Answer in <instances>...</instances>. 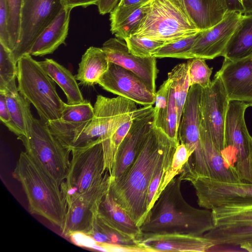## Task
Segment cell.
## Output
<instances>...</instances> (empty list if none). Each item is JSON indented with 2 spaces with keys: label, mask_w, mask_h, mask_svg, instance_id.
<instances>
[{
  "label": "cell",
  "mask_w": 252,
  "mask_h": 252,
  "mask_svg": "<svg viewBox=\"0 0 252 252\" xmlns=\"http://www.w3.org/2000/svg\"><path fill=\"white\" fill-rule=\"evenodd\" d=\"M178 144L153 123L128 170L121 178L111 180L109 192L113 198L139 227L148 212L147 195L150 184L162 167L171 165Z\"/></svg>",
  "instance_id": "6da1fadb"
},
{
  "label": "cell",
  "mask_w": 252,
  "mask_h": 252,
  "mask_svg": "<svg viewBox=\"0 0 252 252\" xmlns=\"http://www.w3.org/2000/svg\"><path fill=\"white\" fill-rule=\"evenodd\" d=\"M180 176L160 193L139 226L141 234H185L202 236L215 227L212 210L190 205L183 197Z\"/></svg>",
  "instance_id": "7a4b0ae2"
},
{
  "label": "cell",
  "mask_w": 252,
  "mask_h": 252,
  "mask_svg": "<svg viewBox=\"0 0 252 252\" xmlns=\"http://www.w3.org/2000/svg\"><path fill=\"white\" fill-rule=\"evenodd\" d=\"M13 175L26 195L29 210L62 228L67 204L60 186L25 152H22Z\"/></svg>",
  "instance_id": "3957f363"
},
{
  "label": "cell",
  "mask_w": 252,
  "mask_h": 252,
  "mask_svg": "<svg viewBox=\"0 0 252 252\" xmlns=\"http://www.w3.org/2000/svg\"><path fill=\"white\" fill-rule=\"evenodd\" d=\"M30 104L26 99L27 135L19 136L17 139L30 157L61 186L68 173L71 149L51 132L46 123L32 116Z\"/></svg>",
  "instance_id": "277c9868"
},
{
  "label": "cell",
  "mask_w": 252,
  "mask_h": 252,
  "mask_svg": "<svg viewBox=\"0 0 252 252\" xmlns=\"http://www.w3.org/2000/svg\"><path fill=\"white\" fill-rule=\"evenodd\" d=\"M147 9L131 35L171 43L199 31L189 17L182 0H149Z\"/></svg>",
  "instance_id": "5b68a950"
},
{
  "label": "cell",
  "mask_w": 252,
  "mask_h": 252,
  "mask_svg": "<svg viewBox=\"0 0 252 252\" xmlns=\"http://www.w3.org/2000/svg\"><path fill=\"white\" fill-rule=\"evenodd\" d=\"M17 79L19 94L33 105L41 120L47 123L61 118L65 103L58 95L55 82L30 54L18 60Z\"/></svg>",
  "instance_id": "8992f818"
},
{
  "label": "cell",
  "mask_w": 252,
  "mask_h": 252,
  "mask_svg": "<svg viewBox=\"0 0 252 252\" xmlns=\"http://www.w3.org/2000/svg\"><path fill=\"white\" fill-rule=\"evenodd\" d=\"M249 106L242 101L229 100L221 153L226 164L236 171L242 182L252 184V137L245 120V111Z\"/></svg>",
  "instance_id": "52a82bcc"
},
{
  "label": "cell",
  "mask_w": 252,
  "mask_h": 252,
  "mask_svg": "<svg viewBox=\"0 0 252 252\" xmlns=\"http://www.w3.org/2000/svg\"><path fill=\"white\" fill-rule=\"evenodd\" d=\"M67 176L60 187L67 206L101 182L106 170L102 140L72 147Z\"/></svg>",
  "instance_id": "ba28073f"
},
{
  "label": "cell",
  "mask_w": 252,
  "mask_h": 252,
  "mask_svg": "<svg viewBox=\"0 0 252 252\" xmlns=\"http://www.w3.org/2000/svg\"><path fill=\"white\" fill-rule=\"evenodd\" d=\"M94 108V117L86 127L72 136L71 148L85 145L98 138L102 142L106 140L137 109L136 103L129 99L102 95L97 96Z\"/></svg>",
  "instance_id": "9c48e42d"
},
{
  "label": "cell",
  "mask_w": 252,
  "mask_h": 252,
  "mask_svg": "<svg viewBox=\"0 0 252 252\" xmlns=\"http://www.w3.org/2000/svg\"><path fill=\"white\" fill-rule=\"evenodd\" d=\"M63 7L64 0H24L19 39L11 52L17 63L30 54L37 37Z\"/></svg>",
  "instance_id": "30bf717a"
},
{
  "label": "cell",
  "mask_w": 252,
  "mask_h": 252,
  "mask_svg": "<svg viewBox=\"0 0 252 252\" xmlns=\"http://www.w3.org/2000/svg\"><path fill=\"white\" fill-rule=\"evenodd\" d=\"M188 181L195 189L198 204L204 209L252 205L251 183L222 182L205 177Z\"/></svg>",
  "instance_id": "8fae6325"
},
{
  "label": "cell",
  "mask_w": 252,
  "mask_h": 252,
  "mask_svg": "<svg viewBox=\"0 0 252 252\" xmlns=\"http://www.w3.org/2000/svg\"><path fill=\"white\" fill-rule=\"evenodd\" d=\"M110 181V174L106 170L101 182L67 206L64 221L61 229L63 235L68 236L77 231L88 234L92 230L100 204L109 190Z\"/></svg>",
  "instance_id": "7c38bea8"
},
{
  "label": "cell",
  "mask_w": 252,
  "mask_h": 252,
  "mask_svg": "<svg viewBox=\"0 0 252 252\" xmlns=\"http://www.w3.org/2000/svg\"><path fill=\"white\" fill-rule=\"evenodd\" d=\"M154 119L152 105L137 108L130 128L115 154L111 180L121 178L133 163L152 129Z\"/></svg>",
  "instance_id": "4fadbf2b"
},
{
  "label": "cell",
  "mask_w": 252,
  "mask_h": 252,
  "mask_svg": "<svg viewBox=\"0 0 252 252\" xmlns=\"http://www.w3.org/2000/svg\"><path fill=\"white\" fill-rule=\"evenodd\" d=\"M229 101L223 83L216 75L209 86L202 88L201 122L220 152L224 147V124Z\"/></svg>",
  "instance_id": "5bb4252c"
},
{
  "label": "cell",
  "mask_w": 252,
  "mask_h": 252,
  "mask_svg": "<svg viewBox=\"0 0 252 252\" xmlns=\"http://www.w3.org/2000/svg\"><path fill=\"white\" fill-rule=\"evenodd\" d=\"M97 84L105 90L136 103L143 106L155 104L156 93L150 86L134 73L114 63L109 62L107 70Z\"/></svg>",
  "instance_id": "9a60e30c"
},
{
  "label": "cell",
  "mask_w": 252,
  "mask_h": 252,
  "mask_svg": "<svg viewBox=\"0 0 252 252\" xmlns=\"http://www.w3.org/2000/svg\"><path fill=\"white\" fill-rule=\"evenodd\" d=\"M242 15L228 10L219 23L201 31L190 50L193 58L211 60L221 56Z\"/></svg>",
  "instance_id": "2e32d148"
},
{
  "label": "cell",
  "mask_w": 252,
  "mask_h": 252,
  "mask_svg": "<svg viewBox=\"0 0 252 252\" xmlns=\"http://www.w3.org/2000/svg\"><path fill=\"white\" fill-rule=\"evenodd\" d=\"M101 48L109 62L134 73L156 93V81L158 70L156 58H141L132 54L129 52L126 43L116 37L106 40Z\"/></svg>",
  "instance_id": "e0dca14e"
},
{
  "label": "cell",
  "mask_w": 252,
  "mask_h": 252,
  "mask_svg": "<svg viewBox=\"0 0 252 252\" xmlns=\"http://www.w3.org/2000/svg\"><path fill=\"white\" fill-rule=\"evenodd\" d=\"M215 75L221 78L229 100L252 106V55L234 61L224 59Z\"/></svg>",
  "instance_id": "ac0fdd59"
},
{
  "label": "cell",
  "mask_w": 252,
  "mask_h": 252,
  "mask_svg": "<svg viewBox=\"0 0 252 252\" xmlns=\"http://www.w3.org/2000/svg\"><path fill=\"white\" fill-rule=\"evenodd\" d=\"M138 242L146 248L147 252H205L215 246L210 239L203 236L185 234H141Z\"/></svg>",
  "instance_id": "d6986e66"
},
{
  "label": "cell",
  "mask_w": 252,
  "mask_h": 252,
  "mask_svg": "<svg viewBox=\"0 0 252 252\" xmlns=\"http://www.w3.org/2000/svg\"><path fill=\"white\" fill-rule=\"evenodd\" d=\"M94 115V107L85 99L84 102L78 104L65 103L61 118L46 124L51 132L65 146L70 148L72 136L86 127Z\"/></svg>",
  "instance_id": "ffe728a7"
},
{
  "label": "cell",
  "mask_w": 252,
  "mask_h": 252,
  "mask_svg": "<svg viewBox=\"0 0 252 252\" xmlns=\"http://www.w3.org/2000/svg\"><path fill=\"white\" fill-rule=\"evenodd\" d=\"M72 9L64 7L61 10L37 37L30 50V55L42 57L51 54L61 45L65 43Z\"/></svg>",
  "instance_id": "44dd1931"
},
{
  "label": "cell",
  "mask_w": 252,
  "mask_h": 252,
  "mask_svg": "<svg viewBox=\"0 0 252 252\" xmlns=\"http://www.w3.org/2000/svg\"><path fill=\"white\" fill-rule=\"evenodd\" d=\"M200 138L208 173L207 178L222 182H243L236 171L226 164L220 151L215 146L201 120Z\"/></svg>",
  "instance_id": "7402d4cb"
},
{
  "label": "cell",
  "mask_w": 252,
  "mask_h": 252,
  "mask_svg": "<svg viewBox=\"0 0 252 252\" xmlns=\"http://www.w3.org/2000/svg\"><path fill=\"white\" fill-rule=\"evenodd\" d=\"M186 9L200 31L208 30L222 20L228 10L225 0H182Z\"/></svg>",
  "instance_id": "603a6c76"
},
{
  "label": "cell",
  "mask_w": 252,
  "mask_h": 252,
  "mask_svg": "<svg viewBox=\"0 0 252 252\" xmlns=\"http://www.w3.org/2000/svg\"><path fill=\"white\" fill-rule=\"evenodd\" d=\"M97 215L119 231L138 242L141 235L139 227L115 201L109 190L102 200Z\"/></svg>",
  "instance_id": "cb8c5ba5"
},
{
  "label": "cell",
  "mask_w": 252,
  "mask_h": 252,
  "mask_svg": "<svg viewBox=\"0 0 252 252\" xmlns=\"http://www.w3.org/2000/svg\"><path fill=\"white\" fill-rule=\"evenodd\" d=\"M109 63L101 48L90 47L82 55L75 77L83 85L93 86L97 84L100 77L107 70Z\"/></svg>",
  "instance_id": "d4e9b609"
},
{
  "label": "cell",
  "mask_w": 252,
  "mask_h": 252,
  "mask_svg": "<svg viewBox=\"0 0 252 252\" xmlns=\"http://www.w3.org/2000/svg\"><path fill=\"white\" fill-rule=\"evenodd\" d=\"M252 55V14H243L221 56L237 61Z\"/></svg>",
  "instance_id": "484cf974"
},
{
  "label": "cell",
  "mask_w": 252,
  "mask_h": 252,
  "mask_svg": "<svg viewBox=\"0 0 252 252\" xmlns=\"http://www.w3.org/2000/svg\"><path fill=\"white\" fill-rule=\"evenodd\" d=\"M39 63L63 91L66 97L67 103L75 104L84 101L76 79L69 70L51 59H45Z\"/></svg>",
  "instance_id": "4316f807"
},
{
  "label": "cell",
  "mask_w": 252,
  "mask_h": 252,
  "mask_svg": "<svg viewBox=\"0 0 252 252\" xmlns=\"http://www.w3.org/2000/svg\"><path fill=\"white\" fill-rule=\"evenodd\" d=\"M211 210L214 227L239 229L252 227V205L220 207Z\"/></svg>",
  "instance_id": "83f0119b"
},
{
  "label": "cell",
  "mask_w": 252,
  "mask_h": 252,
  "mask_svg": "<svg viewBox=\"0 0 252 252\" xmlns=\"http://www.w3.org/2000/svg\"><path fill=\"white\" fill-rule=\"evenodd\" d=\"M203 236L210 239L215 246H239L252 252V227L239 229L214 227Z\"/></svg>",
  "instance_id": "f1b7e54d"
},
{
  "label": "cell",
  "mask_w": 252,
  "mask_h": 252,
  "mask_svg": "<svg viewBox=\"0 0 252 252\" xmlns=\"http://www.w3.org/2000/svg\"><path fill=\"white\" fill-rule=\"evenodd\" d=\"M98 244H109L127 247L140 245L136 240L126 235L106 223L98 215L92 230L88 234Z\"/></svg>",
  "instance_id": "f546056e"
},
{
  "label": "cell",
  "mask_w": 252,
  "mask_h": 252,
  "mask_svg": "<svg viewBox=\"0 0 252 252\" xmlns=\"http://www.w3.org/2000/svg\"><path fill=\"white\" fill-rule=\"evenodd\" d=\"M5 95L6 103L11 120L19 132V136L27 135L25 111L26 99L19 94L16 85L0 91Z\"/></svg>",
  "instance_id": "4dcf8cb0"
},
{
  "label": "cell",
  "mask_w": 252,
  "mask_h": 252,
  "mask_svg": "<svg viewBox=\"0 0 252 252\" xmlns=\"http://www.w3.org/2000/svg\"><path fill=\"white\" fill-rule=\"evenodd\" d=\"M168 78L171 81L174 89L179 127L183 107L190 88L187 63L176 65L168 72Z\"/></svg>",
  "instance_id": "1f68e13d"
},
{
  "label": "cell",
  "mask_w": 252,
  "mask_h": 252,
  "mask_svg": "<svg viewBox=\"0 0 252 252\" xmlns=\"http://www.w3.org/2000/svg\"><path fill=\"white\" fill-rule=\"evenodd\" d=\"M177 117L175 92L171 82L166 108L158 119L154 120V124L161 128L171 139L179 144Z\"/></svg>",
  "instance_id": "d6a6232c"
},
{
  "label": "cell",
  "mask_w": 252,
  "mask_h": 252,
  "mask_svg": "<svg viewBox=\"0 0 252 252\" xmlns=\"http://www.w3.org/2000/svg\"><path fill=\"white\" fill-rule=\"evenodd\" d=\"M137 109L134 111L106 140L102 142L104 151L105 169L110 174L115 154L123 140L128 132Z\"/></svg>",
  "instance_id": "836d02e7"
},
{
  "label": "cell",
  "mask_w": 252,
  "mask_h": 252,
  "mask_svg": "<svg viewBox=\"0 0 252 252\" xmlns=\"http://www.w3.org/2000/svg\"><path fill=\"white\" fill-rule=\"evenodd\" d=\"M200 32L176 41L163 44L154 52L153 57L156 58H173L183 59L193 58L190 50Z\"/></svg>",
  "instance_id": "e575fe53"
},
{
  "label": "cell",
  "mask_w": 252,
  "mask_h": 252,
  "mask_svg": "<svg viewBox=\"0 0 252 252\" xmlns=\"http://www.w3.org/2000/svg\"><path fill=\"white\" fill-rule=\"evenodd\" d=\"M189 158V155L186 147L184 144L180 143L174 152L171 165L164 174L158 188L157 195V199L169 183L180 174Z\"/></svg>",
  "instance_id": "d590c367"
},
{
  "label": "cell",
  "mask_w": 252,
  "mask_h": 252,
  "mask_svg": "<svg viewBox=\"0 0 252 252\" xmlns=\"http://www.w3.org/2000/svg\"><path fill=\"white\" fill-rule=\"evenodd\" d=\"M11 52L16 46L20 36L24 0H5Z\"/></svg>",
  "instance_id": "8d00e7d4"
},
{
  "label": "cell",
  "mask_w": 252,
  "mask_h": 252,
  "mask_svg": "<svg viewBox=\"0 0 252 252\" xmlns=\"http://www.w3.org/2000/svg\"><path fill=\"white\" fill-rule=\"evenodd\" d=\"M187 63L190 87L199 85L205 88L209 85L213 68L208 66L205 59L194 58L189 59Z\"/></svg>",
  "instance_id": "74e56055"
},
{
  "label": "cell",
  "mask_w": 252,
  "mask_h": 252,
  "mask_svg": "<svg viewBox=\"0 0 252 252\" xmlns=\"http://www.w3.org/2000/svg\"><path fill=\"white\" fill-rule=\"evenodd\" d=\"M129 52L141 58L152 57L154 52L164 43L145 37L131 35L125 40Z\"/></svg>",
  "instance_id": "f35d334b"
},
{
  "label": "cell",
  "mask_w": 252,
  "mask_h": 252,
  "mask_svg": "<svg viewBox=\"0 0 252 252\" xmlns=\"http://www.w3.org/2000/svg\"><path fill=\"white\" fill-rule=\"evenodd\" d=\"M149 0H120L110 13V31L113 34L119 25Z\"/></svg>",
  "instance_id": "ab89813d"
},
{
  "label": "cell",
  "mask_w": 252,
  "mask_h": 252,
  "mask_svg": "<svg viewBox=\"0 0 252 252\" xmlns=\"http://www.w3.org/2000/svg\"><path fill=\"white\" fill-rule=\"evenodd\" d=\"M17 63L14 61L11 52L0 43V90L16 81Z\"/></svg>",
  "instance_id": "60d3db41"
},
{
  "label": "cell",
  "mask_w": 252,
  "mask_h": 252,
  "mask_svg": "<svg viewBox=\"0 0 252 252\" xmlns=\"http://www.w3.org/2000/svg\"><path fill=\"white\" fill-rule=\"evenodd\" d=\"M147 1L119 25L113 33L116 38L125 40L131 35L141 21L147 9Z\"/></svg>",
  "instance_id": "b9f144b4"
},
{
  "label": "cell",
  "mask_w": 252,
  "mask_h": 252,
  "mask_svg": "<svg viewBox=\"0 0 252 252\" xmlns=\"http://www.w3.org/2000/svg\"><path fill=\"white\" fill-rule=\"evenodd\" d=\"M171 85V80L167 78L160 86L159 90L156 93L154 120L158 119L166 108Z\"/></svg>",
  "instance_id": "7bdbcfd3"
},
{
  "label": "cell",
  "mask_w": 252,
  "mask_h": 252,
  "mask_svg": "<svg viewBox=\"0 0 252 252\" xmlns=\"http://www.w3.org/2000/svg\"><path fill=\"white\" fill-rule=\"evenodd\" d=\"M0 43L11 52L8 16L5 0H0Z\"/></svg>",
  "instance_id": "ee69618b"
},
{
  "label": "cell",
  "mask_w": 252,
  "mask_h": 252,
  "mask_svg": "<svg viewBox=\"0 0 252 252\" xmlns=\"http://www.w3.org/2000/svg\"><path fill=\"white\" fill-rule=\"evenodd\" d=\"M169 167L168 166L162 167L158 171L150 184L147 195V208L148 212L157 200V195L158 188L161 184L164 174Z\"/></svg>",
  "instance_id": "f6af8a7d"
},
{
  "label": "cell",
  "mask_w": 252,
  "mask_h": 252,
  "mask_svg": "<svg viewBox=\"0 0 252 252\" xmlns=\"http://www.w3.org/2000/svg\"><path fill=\"white\" fill-rule=\"evenodd\" d=\"M71 241L80 247L96 250L98 243L90 235L82 232H74L68 235Z\"/></svg>",
  "instance_id": "bcb514c9"
},
{
  "label": "cell",
  "mask_w": 252,
  "mask_h": 252,
  "mask_svg": "<svg viewBox=\"0 0 252 252\" xmlns=\"http://www.w3.org/2000/svg\"><path fill=\"white\" fill-rule=\"evenodd\" d=\"M0 119L7 126L10 131L13 132L17 136H19L18 129L14 125L7 108L5 95L0 93Z\"/></svg>",
  "instance_id": "7dc6e473"
},
{
  "label": "cell",
  "mask_w": 252,
  "mask_h": 252,
  "mask_svg": "<svg viewBox=\"0 0 252 252\" xmlns=\"http://www.w3.org/2000/svg\"><path fill=\"white\" fill-rule=\"evenodd\" d=\"M120 0H99L97 6L101 15H105L110 12L117 5Z\"/></svg>",
  "instance_id": "c3c4849f"
},
{
  "label": "cell",
  "mask_w": 252,
  "mask_h": 252,
  "mask_svg": "<svg viewBox=\"0 0 252 252\" xmlns=\"http://www.w3.org/2000/svg\"><path fill=\"white\" fill-rule=\"evenodd\" d=\"M99 0H64V7L73 9L74 7L81 6L87 7L92 5L98 4Z\"/></svg>",
  "instance_id": "681fc988"
},
{
  "label": "cell",
  "mask_w": 252,
  "mask_h": 252,
  "mask_svg": "<svg viewBox=\"0 0 252 252\" xmlns=\"http://www.w3.org/2000/svg\"><path fill=\"white\" fill-rule=\"evenodd\" d=\"M228 7V11L240 12L243 14L244 7L239 0H225Z\"/></svg>",
  "instance_id": "f907efd6"
},
{
  "label": "cell",
  "mask_w": 252,
  "mask_h": 252,
  "mask_svg": "<svg viewBox=\"0 0 252 252\" xmlns=\"http://www.w3.org/2000/svg\"><path fill=\"white\" fill-rule=\"evenodd\" d=\"M244 7V13L245 15L252 14V0H239Z\"/></svg>",
  "instance_id": "816d5d0a"
}]
</instances>
